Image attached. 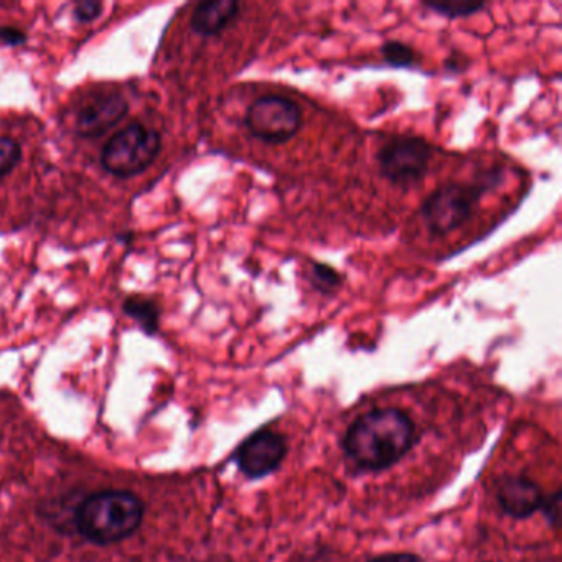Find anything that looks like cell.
<instances>
[{
    "label": "cell",
    "instance_id": "obj_1",
    "mask_svg": "<svg viewBox=\"0 0 562 562\" xmlns=\"http://www.w3.org/2000/svg\"><path fill=\"white\" fill-rule=\"evenodd\" d=\"M416 443V424L400 407H376L353 420L345 432V456L361 472H383L404 459Z\"/></svg>",
    "mask_w": 562,
    "mask_h": 562
},
{
    "label": "cell",
    "instance_id": "obj_2",
    "mask_svg": "<svg viewBox=\"0 0 562 562\" xmlns=\"http://www.w3.org/2000/svg\"><path fill=\"white\" fill-rule=\"evenodd\" d=\"M146 515V505L136 493L104 490L91 493L78 505L75 525L87 541L116 544L134 536Z\"/></svg>",
    "mask_w": 562,
    "mask_h": 562
},
{
    "label": "cell",
    "instance_id": "obj_3",
    "mask_svg": "<svg viewBox=\"0 0 562 562\" xmlns=\"http://www.w3.org/2000/svg\"><path fill=\"white\" fill-rule=\"evenodd\" d=\"M502 167L485 170L476 182L450 183L430 193L419 209L420 222L432 236H446L472 218L483 195L502 183Z\"/></svg>",
    "mask_w": 562,
    "mask_h": 562
},
{
    "label": "cell",
    "instance_id": "obj_4",
    "mask_svg": "<svg viewBox=\"0 0 562 562\" xmlns=\"http://www.w3.org/2000/svg\"><path fill=\"white\" fill-rule=\"evenodd\" d=\"M162 147V137L156 130L134 123L114 134L101 154L103 169L120 179L139 176L153 166Z\"/></svg>",
    "mask_w": 562,
    "mask_h": 562
},
{
    "label": "cell",
    "instance_id": "obj_5",
    "mask_svg": "<svg viewBox=\"0 0 562 562\" xmlns=\"http://www.w3.org/2000/svg\"><path fill=\"white\" fill-rule=\"evenodd\" d=\"M245 126L261 143L285 144L304 126V110L291 98L266 94L249 104Z\"/></svg>",
    "mask_w": 562,
    "mask_h": 562
},
{
    "label": "cell",
    "instance_id": "obj_6",
    "mask_svg": "<svg viewBox=\"0 0 562 562\" xmlns=\"http://www.w3.org/2000/svg\"><path fill=\"white\" fill-rule=\"evenodd\" d=\"M432 147L423 137L396 136L381 146L376 162L383 179L401 189L423 182L429 172Z\"/></svg>",
    "mask_w": 562,
    "mask_h": 562
},
{
    "label": "cell",
    "instance_id": "obj_7",
    "mask_svg": "<svg viewBox=\"0 0 562 562\" xmlns=\"http://www.w3.org/2000/svg\"><path fill=\"white\" fill-rule=\"evenodd\" d=\"M288 437L278 430H255L233 453V462L248 480H262L281 469L288 457Z\"/></svg>",
    "mask_w": 562,
    "mask_h": 562
},
{
    "label": "cell",
    "instance_id": "obj_8",
    "mask_svg": "<svg viewBox=\"0 0 562 562\" xmlns=\"http://www.w3.org/2000/svg\"><path fill=\"white\" fill-rule=\"evenodd\" d=\"M496 502L513 519H528L539 512L544 493L535 480L525 475H503L496 482Z\"/></svg>",
    "mask_w": 562,
    "mask_h": 562
},
{
    "label": "cell",
    "instance_id": "obj_9",
    "mask_svg": "<svg viewBox=\"0 0 562 562\" xmlns=\"http://www.w3.org/2000/svg\"><path fill=\"white\" fill-rule=\"evenodd\" d=\"M127 113H130V103L121 94H104L81 108L77 116V134L85 139L103 136L120 124Z\"/></svg>",
    "mask_w": 562,
    "mask_h": 562
},
{
    "label": "cell",
    "instance_id": "obj_10",
    "mask_svg": "<svg viewBox=\"0 0 562 562\" xmlns=\"http://www.w3.org/2000/svg\"><path fill=\"white\" fill-rule=\"evenodd\" d=\"M241 14V4L235 0H209L200 2L190 19V27L200 37H216Z\"/></svg>",
    "mask_w": 562,
    "mask_h": 562
},
{
    "label": "cell",
    "instance_id": "obj_11",
    "mask_svg": "<svg viewBox=\"0 0 562 562\" xmlns=\"http://www.w3.org/2000/svg\"><path fill=\"white\" fill-rule=\"evenodd\" d=\"M123 312L133 318L147 335H156L160 325V307L153 299L144 295H130L123 302Z\"/></svg>",
    "mask_w": 562,
    "mask_h": 562
},
{
    "label": "cell",
    "instance_id": "obj_12",
    "mask_svg": "<svg viewBox=\"0 0 562 562\" xmlns=\"http://www.w3.org/2000/svg\"><path fill=\"white\" fill-rule=\"evenodd\" d=\"M420 5L440 18L450 19V21L472 18L488 8V4L482 0H424Z\"/></svg>",
    "mask_w": 562,
    "mask_h": 562
},
{
    "label": "cell",
    "instance_id": "obj_13",
    "mask_svg": "<svg viewBox=\"0 0 562 562\" xmlns=\"http://www.w3.org/2000/svg\"><path fill=\"white\" fill-rule=\"evenodd\" d=\"M311 282L321 294L330 295L337 292L344 284L341 272L324 262L314 261L311 266Z\"/></svg>",
    "mask_w": 562,
    "mask_h": 562
},
{
    "label": "cell",
    "instance_id": "obj_14",
    "mask_svg": "<svg viewBox=\"0 0 562 562\" xmlns=\"http://www.w3.org/2000/svg\"><path fill=\"white\" fill-rule=\"evenodd\" d=\"M384 64L393 68H411L417 64V52L411 45L400 41H387L381 45Z\"/></svg>",
    "mask_w": 562,
    "mask_h": 562
},
{
    "label": "cell",
    "instance_id": "obj_15",
    "mask_svg": "<svg viewBox=\"0 0 562 562\" xmlns=\"http://www.w3.org/2000/svg\"><path fill=\"white\" fill-rule=\"evenodd\" d=\"M22 160V146L12 137H0V180L8 177Z\"/></svg>",
    "mask_w": 562,
    "mask_h": 562
},
{
    "label": "cell",
    "instance_id": "obj_16",
    "mask_svg": "<svg viewBox=\"0 0 562 562\" xmlns=\"http://www.w3.org/2000/svg\"><path fill=\"white\" fill-rule=\"evenodd\" d=\"M104 4L103 2H94V0H83L78 2L74 8V19L78 24H91V22L100 19L103 14Z\"/></svg>",
    "mask_w": 562,
    "mask_h": 562
},
{
    "label": "cell",
    "instance_id": "obj_17",
    "mask_svg": "<svg viewBox=\"0 0 562 562\" xmlns=\"http://www.w3.org/2000/svg\"><path fill=\"white\" fill-rule=\"evenodd\" d=\"M561 490H555V492L544 496V502H542L541 509H539L551 528H558L559 516H561Z\"/></svg>",
    "mask_w": 562,
    "mask_h": 562
},
{
    "label": "cell",
    "instance_id": "obj_18",
    "mask_svg": "<svg viewBox=\"0 0 562 562\" xmlns=\"http://www.w3.org/2000/svg\"><path fill=\"white\" fill-rule=\"evenodd\" d=\"M367 562H426V559L416 552H384L373 555Z\"/></svg>",
    "mask_w": 562,
    "mask_h": 562
},
{
    "label": "cell",
    "instance_id": "obj_19",
    "mask_svg": "<svg viewBox=\"0 0 562 562\" xmlns=\"http://www.w3.org/2000/svg\"><path fill=\"white\" fill-rule=\"evenodd\" d=\"M25 42H27V35L21 29L11 27V25L0 27V44L8 45V47H19V45H24Z\"/></svg>",
    "mask_w": 562,
    "mask_h": 562
},
{
    "label": "cell",
    "instance_id": "obj_20",
    "mask_svg": "<svg viewBox=\"0 0 562 562\" xmlns=\"http://www.w3.org/2000/svg\"><path fill=\"white\" fill-rule=\"evenodd\" d=\"M467 64H469V60L462 54H452L443 61V68L447 71H452V74H459V71L465 70Z\"/></svg>",
    "mask_w": 562,
    "mask_h": 562
}]
</instances>
